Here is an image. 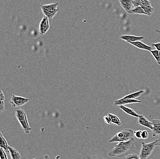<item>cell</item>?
I'll use <instances>...</instances> for the list:
<instances>
[{
    "label": "cell",
    "mask_w": 160,
    "mask_h": 159,
    "mask_svg": "<svg viewBox=\"0 0 160 159\" xmlns=\"http://www.w3.org/2000/svg\"><path fill=\"white\" fill-rule=\"evenodd\" d=\"M135 148L134 138L127 142H119L108 153V156L115 157H123L129 155V153L134 151Z\"/></svg>",
    "instance_id": "6da1fadb"
},
{
    "label": "cell",
    "mask_w": 160,
    "mask_h": 159,
    "mask_svg": "<svg viewBox=\"0 0 160 159\" xmlns=\"http://www.w3.org/2000/svg\"><path fill=\"white\" fill-rule=\"evenodd\" d=\"M134 132L133 130L130 128L120 131L109 140V143L127 142L132 140L134 138Z\"/></svg>",
    "instance_id": "7a4b0ae2"
},
{
    "label": "cell",
    "mask_w": 160,
    "mask_h": 159,
    "mask_svg": "<svg viewBox=\"0 0 160 159\" xmlns=\"http://www.w3.org/2000/svg\"><path fill=\"white\" fill-rule=\"evenodd\" d=\"M15 115L18 121L21 125L24 132L26 133H30L32 128L29 126L26 112L21 108H17L15 111Z\"/></svg>",
    "instance_id": "3957f363"
},
{
    "label": "cell",
    "mask_w": 160,
    "mask_h": 159,
    "mask_svg": "<svg viewBox=\"0 0 160 159\" xmlns=\"http://www.w3.org/2000/svg\"><path fill=\"white\" fill-rule=\"evenodd\" d=\"M158 139L149 143H141V148L139 157L140 159H147L152 155L157 146Z\"/></svg>",
    "instance_id": "277c9868"
},
{
    "label": "cell",
    "mask_w": 160,
    "mask_h": 159,
    "mask_svg": "<svg viewBox=\"0 0 160 159\" xmlns=\"http://www.w3.org/2000/svg\"><path fill=\"white\" fill-rule=\"evenodd\" d=\"M58 3L50 4L48 5H41L42 11L45 16L47 17L50 20H51L56 15L57 12L59 11V9L57 8Z\"/></svg>",
    "instance_id": "5b68a950"
},
{
    "label": "cell",
    "mask_w": 160,
    "mask_h": 159,
    "mask_svg": "<svg viewBox=\"0 0 160 159\" xmlns=\"http://www.w3.org/2000/svg\"><path fill=\"white\" fill-rule=\"evenodd\" d=\"M29 100L30 99L29 98L12 94L10 103L12 107L19 108L24 105L25 103H28Z\"/></svg>",
    "instance_id": "8992f818"
},
{
    "label": "cell",
    "mask_w": 160,
    "mask_h": 159,
    "mask_svg": "<svg viewBox=\"0 0 160 159\" xmlns=\"http://www.w3.org/2000/svg\"><path fill=\"white\" fill-rule=\"evenodd\" d=\"M48 18L47 17L44 16L41 21L39 25V34L41 35L45 34L49 29Z\"/></svg>",
    "instance_id": "52a82bcc"
},
{
    "label": "cell",
    "mask_w": 160,
    "mask_h": 159,
    "mask_svg": "<svg viewBox=\"0 0 160 159\" xmlns=\"http://www.w3.org/2000/svg\"><path fill=\"white\" fill-rule=\"evenodd\" d=\"M121 7L129 14L132 13V0H118Z\"/></svg>",
    "instance_id": "ba28073f"
},
{
    "label": "cell",
    "mask_w": 160,
    "mask_h": 159,
    "mask_svg": "<svg viewBox=\"0 0 160 159\" xmlns=\"http://www.w3.org/2000/svg\"><path fill=\"white\" fill-rule=\"evenodd\" d=\"M142 103V101L137 100V99H124L122 98L121 99L115 100L114 102V105L115 106H118V105L120 106V105H126V104H131V103Z\"/></svg>",
    "instance_id": "9c48e42d"
},
{
    "label": "cell",
    "mask_w": 160,
    "mask_h": 159,
    "mask_svg": "<svg viewBox=\"0 0 160 159\" xmlns=\"http://www.w3.org/2000/svg\"><path fill=\"white\" fill-rule=\"evenodd\" d=\"M138 123L140 125L148 128L150 129H153V124L152 122H150L143 115H139L138 120Z\"/></svg>",
    "instance_id": "30bf717a"
},
{
    "label": "cell",
    "mask_w": 160,
    "mask_h": 159,
    "mask_svg": "<svg viewBox=\"0 0 160 159\" xmlns=\"http://www.w3.org/2000/svg\"><path fill=\"white\" fill-rule=\"evenodd\" d=\"M153 128L152 130L153 137L160 135V120L156 119L152 121Z\"/></svg>",
    "instance_id": "8fae6325"
},
{
    "label": "cell",
    "mask_w": 160,
    "mask_h": 159,
    "mask_svg": "<svg viewBox=\"0 0 160 159\" xmlns=\"http://www.w3.org/2000/svg\"><path fill=\"white\" fill-rule=\"evenodd\" d=\"M121 39L128 42H137L144 39V37H138V36H132V35H122L120 37Z\"/></svg>",
    "instance_id": "7c38bea8"
},
{
    "label": "cell",
    "mask_w": 160,
    "mask_h": 159,
    "mask_svg": "<svg viewBox=\"0 0 160 159\" xmlns=\"http://www.w3.org/2000/svg\"><path fill=\"white\" fill-rule=\"evenodd\" d=\"M127 42L134 46L135 47L140 49L145 50L151 51L152 50V47L151 46L147 45L144 44V43L140 42V41H137V42Z\"/></svg>",
    "instance_id": "4fadbf2b"
},
{
    "label": "cell",
    "mask_w": 160,
    "mask_h": 159,
    "mask_svg": "<svg viewBox=\"0 0 160 159\" xmlns=\"http://www.w3.org/2000/svg\"><path fill=\"white\" fill-rule=\"evenodd\" d=\"M119 108L122 111L125 112L127 114L132 116V117H135L138 118L139 115L136 113L134 110H132L131 108H129L128 107L124 106V105H120Z\"/></svg>",
    "instance_id": "5bb4252c"
},
{
    "label": "cell",
    "mask_w": 160,
    "mask_h": 159,
    "mask_svg": "<svg viewBox=\"0 0 160 159\" xmlns=\"http://www.w3.org/2000/svg\"><path fill=\"white\" fill-rule=\"evenodd\" d=\"M108 117L110 120V124H114L120 126L122 125V122L120 119L116 115L112 114H108Z\"/></svg>",
    "instance_id": "9a60e30c"
},
{
    "label": "cell",
    "mask_w": 160,
    "mask_h": 159,
    "mask_svg": "<svg viewBox=\"0 0 160 159\" xmlns=\"http://www.w3.org/2000/svg\"><path fill=\"white\" fill-rule=\"evenodd\" d=\"M8 150L12 159H21V155L18 152L16 149L8 146Z\"/></svg>",
    "instance_id": "2e32d148"
},
{
    "label": "cell",
    "mask_w": 160,
    "mask_h": 159,
    "mask_svg": "<svg viewBox=\"0 0 160 159\" xmlns=\"http://www.w3.org/2000/svg\"><path fill=\"white\" fill-rule=\"evenodd\" d=\"M144 90L139 91L137 92H133V93H131V94L126 96L122 98L124 99H135L138 97L142 95L143 93H144Z\"/></svg>",
    "instance_id": "e0dca14e"
},
{
    "label": "cell",
    "mask_w": 160,
    "mask_h": 159,
    "mask_svg": "<svg viewBox=\"0 0 160 159\" xmlns=\"http://www.w3.org/2000/svg\"><path fill=\"white\" fill-rule=\"evenodd\" d=\"M0 142H1V147L5 150V151L7 153H9V151L8 150V144L7 142L4 137L2 136V133H0Z\"/></svg>",
    "instance_id": "ac0fdd59"
},
{
    "label": "cell",
    "mask_w": 160,
    "mask_h": 159,
    "mask_svg": "<svg viewBox=\"0 0 160 159\" xmlns=\"http://www.w3.org/2000/svg\"><path fill=\"white\" fill-rule=\"evenodd\" d=\"M132 12L133 14H143V15H147L146 12L144 11V9L140 6L134 7V8L132 9Z\"/></svg>",
    "instance_id": "d6986e66"
},
{
    "label": "cell",
    "mask_w": 160,
    "mask_h": 159,
    "mask_svg": "<svg viewBox=\"0 0 160 159\" xmlns=\"http://www.w3.org/2000/svg\"><path fill=\"white\" fill-rule=\"evenodd\" d=\"M155 59L157 61V63L160 65V51L158 50H154L150 51Z\"/></svg>",
    "instance_id": "ffe728a7"
},
{
    "label": "cell",
    "mask_w": 160,
    "mask_h": 159,
    "mask_svg": "<svg viewBox=\"0 0 160 159\" xmlns=\"http://www.w3.org/2000/svg\"><path fill=\"white\" fill-rule=\"evenodd\" d=\"M141 7L144 9V11L146 12L148 16H152L154 11V8L152 7V6H144Z\"/></svg>",
    "instance_id": "44dd1931"
},
{
    "label": "cell",
    "mask_w": 160,
    "mask_h": 159,
    "mask_svg": "<svg viewBox=\"0 0 160 159\" xmlns=\"http://www.w3.org/2000/svg\"><path fill=\"white\" fill-rule=\"evenodd\" d=\"M123 159H140L139 156L135 153H132L124 157Z\"/></svg>",
    "instance_id": "7402d4cb"
},
{
    "label": "cell",
    "mask_w": 160,
    "mask_h": 159,
    "mask_svg": "<svg viewBox=\"0 0 160 159\" xmlns=\"http://www.w3.org/2000/svg\"><path fill=\"white\" fill-rule=\"evenodd\" d=\"M142 131L138 130L134 132V135L135 137L138 139H141Z\"/></svg>",
    "instance_id": "603a6c76"
},
{
    "label": "cell",
    "mask_w": 160,
    "mask_h": 159,
    "mask_svg": "<svg viewBox=\"0 0 160 159\" xmlns=\"http://www.w3.org/2000/svg\"><path fill=\"white\" fill-rule=\"evenodd\" d=\"M142 2V0H132V4L134 7L140 6Z\"/></svg>",
    "instance_id": "cb8c5ba5"
},
{
    "label": "cell",
    "mask_w": 160,
    "mask_h": 159,
    "mask_svg": "<svg viewBox=\"0 0 160 159\" xmlns=\"http://www.w3.org/2000/svg\"><path fill=\"white\" fill-rule=\"evenodd\" d=\"M149 137V133L147 131H142V135H141V139H146L148 138Z\"/></svg>",
    "instance_id": "d4e9b609"
},
{
    "label": "cell",
    "mask_w": 160,
    "mask_h": 159,
    "mask_svg": "<svg viewBox=\"0 0 160 159\" xmlns=\"http://www.w3.org/2000/svg\"><path fill=\"white\" fill-rule=\"evenodd\" d=\"M4 100H0V112L2 113V112L4 111Z\"/></svg>",
    "instance_id": "484cf974"
},
{
    "label": "cell",
    "mask_w": 160,
    "mask_h": 159,
    "mask_svg": "<svg viewBox=\"0 0 160 159\" xmlns=\"http://www.w3.org/2000/svg\"><path fill=\"white\" fill-rule=\"evenodd\" d=\"M1 159H8L7 156L5 153L2 148H1Z\"/></svg>",
    "instance_id": "4316f807"
},
{
    "label": "cell",
    "mask_w": 160,
    "mask_h": 159,
    "mask_svg": "<svg viewBox=\"0 0 160 159\" xmlns=\"http://www.w3.org/2000/svg\"><path fill=\"white\" fill-rule=\"evenodd\" d=\"M152 46L153 47H155L157 50L160 51V42L152 44Z\"/></svg>",
    "instance_id": "83f0119b"
},
{
    "label": "cell",
    "mask_w": 160,
    "mask_h": 159,
    "mask_svg": "<svg viewBox=\"0 0 160 159\" xmlns=\"http://www.w3.org/2000/svg\"><path fill=\"white\" fill-rule=\"evenodd\" d=\"M0 92H0V100H4L5 98V95H4L2 90H1Z\"/></svg>",
    "instance_id": "f1b7e54d"
},
{
    "label": "cell",
    "mask_w": 160,
    "mask_h": 159,
    "mask_svg": "<svg viewBox=\"0 0 160 159\" xmlns=\"http://www.w3.org/2000/svg\"><path fill=\"white\" fill-rule=\"evenodd\" d=\"M157 146H159L160 147V135L159 136L158 139V142L157 143Z\"/></svg>",
    "instance_id": "f546056e"
},
{
    "label": "cell",
    "mask_w": 160,
    "mask_h": 159,
    "mask_svg": "<svg viewBox=\"0 0 160 159\" xmlns=\"http://www.w3.org/2000/svg\"><path fill=\"white\" fill-rule=\"evenodd\" d=\"M44 159H50L48 155H45L44 157Z\"/></svg>",
    "instance_id": "4dcf8cb0"
},
{
    "label": "cell",
    "mask_w": 160,
    "mask_h": 159,
    "mask_svg": "<svg viewBox=\"0 0 160 159\" xmlns=\"http://www.w3.org/2000/svg\"><path fill=\"white\" fill-rule=\"evenodd\" d=\"M38 159V158H34V159Z\"/></svg>",
    "instance_id": "1f68e13d"
}]
</instances>
